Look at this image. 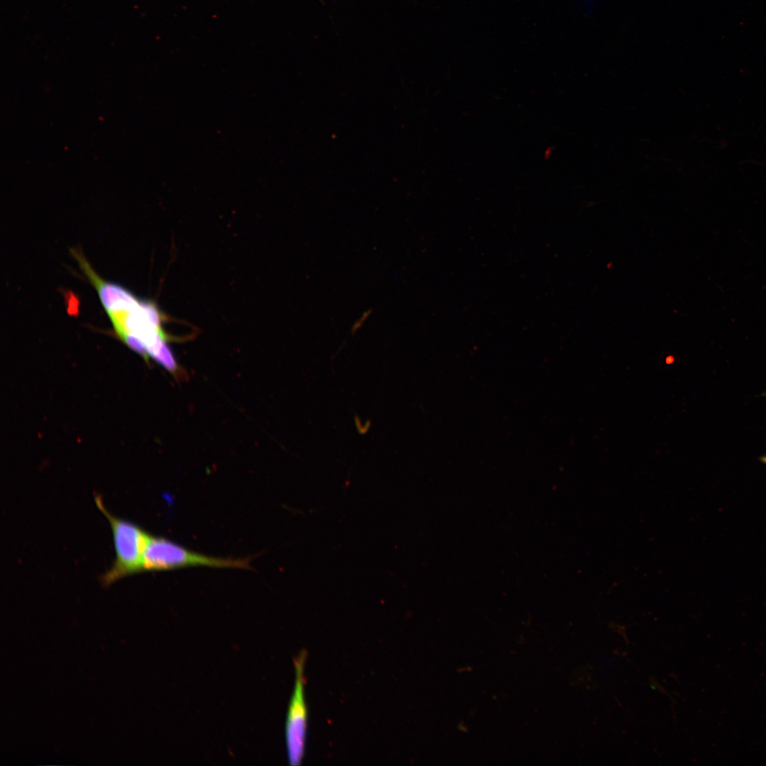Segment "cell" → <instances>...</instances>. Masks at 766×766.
<instances>
[{
  "mask_svg": "<svg viewBox=\"0 0 766 766\" xmlns=\"http://www.w3.org/2000/svg\"><path fill=\"white\" fill-rule=\"evenodd\" d=\"M73 254L95 287L101 304L109 316L128 312L139 304L140 301L125 288L101 279L78 251L74 250Z\"/></svg>",
  "mask_w": 766,
  "mask_h": 766,
  "instance_id": "277c9868",
  "label": "cell"
},
{
  "mask_svg": "<svg viewBox=\"0 0 766 766\" xmlns=\"http://www.w3.org/2000/svg\"><path fill=\"white\" fill-rule=\"evenodd\" d=\"M761 460H762V461L763 462L766 463V456H765V457H762L761 458Z\"/></svg>",
  "mask_w": 766,
  "mask_h": 766,
  "instance_id": "52a82bcc",
  "label": "cell"
},
{
  "mask_svg": "<svg viewBox=\"0 0 766 766\" xmlns=\"http://www.w3.org/2000/svg\"><path fill=\"white\" fill-rule=\"evenodd\" d=\"M250 559L210 557L187 550L165 538L149 535L143 557V570H166L191 566L249 568Z\"/></svg>",
  "mask_w": 766,
  "mask_h": 766,
  "instance_id": "7a4b0ae2",
  "label": "cell"
},
{
  "mask_svg": "<svg viewBox=\"0 0 766 766\" xmlns=\"http://www.w3.org/2000/svg\"><path fill=\"white\" fill-rule=\"evenodd\" d=\"M370 313L371 312L369 311L363 313L362 316L357 320V321L355 324L356 328H358L360 325L364 323V321L367 319V318H368Z\"/></svg>",
  "mask_w": 766,
  "mask_h": 766,
  "instance_id": "8992f818",
  "label": "cell"
},
{
  "mask_svg": "<svg viewBox=\"0 0 766 766\" xmlns=\"http://www.w3.org/2000/svg\"><path fill=\"white\" fill-rule=\"evenodd\" d=\"M99 509L109 521L113 534L116 557L112 566L101 577L104 586L143 570L144 549L150 534L136 524L112 515L104 506L101 498L95 495Z\"/></svg>",
  "mask_w": 766,
  "mask_h": 766,
  "instance_id": "6da1fadb",
  "label": "cell"
},
{
  "mask_svg": "<svg viewBox=\"0 0 766 766\" xmlns=\"http://www.w3.org/2000/svg\"><path fill=\"white\" fill-rule=\"evenodd\" d=\"M306 655V651L302 650L294 659V687L285 723L288 760L291 765L295 766L299 765L303 760L306 741L308 714L304 695Z\"/></svg>",
  "mask_w": 766,
  "mask_h": 766,
  "instance_id": "3957f363",
  "label": "cell"
},
{
  "mask_svg": "<svg viewBox=\"0 0 766 766\" xmlns=\"http://www.w3.org/2000/svg\"><path fill=\"white\" fill-rule=\"evenodd\" d=\"M165 367L177 381L188 379L187 371L176 361L169 346L165 343L160 350L152 357Z\"/></svg>",
  "mask_w": 766,
  "mask_h": 766,
  "instance_id": "5b68a950",
  "label": "cell"
}]
</instances>
